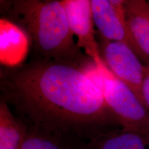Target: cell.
<instances>
[{
    "label": "cell",
    "instance_id": "1",
    "mask_svg": "<svg viewBox=\"0 0 149 149\" xmlns=\"http://www.w3.org/2000/svg\"><path fill=\"white\" fill-rule=\"evenodd\" d=\"M79 58L33 57L27 64L2 66L1 100L36 131L87 141L122 128L100 88L81 67Z\"/></svg>",
    "mask_w": 149,
    "mask_h": 149
},
{
    "label": "cell",
    "instance_id": "2",
    "mask_svg": "<svg viewBox=\"0 0 149 149\" xmlns=\"http://www.w3.org/2000/svg\"><path fill=\"white\" fill-rule=\"evenodd\" d=\"M1 12L26 33L34 58L74 60L82 53L74 42L61 1H1Z\"/></svg>",
    "mask_w": 149,
    "mask_h": 149
},
{
    "label": "cell",
    "instance_id": "3",
    "mask_svg": "<svg viewBox=\"0 0 149 149\" xmlns=\"http://www.w3.org/2000/svg\"><path fill=\"white\" fill-rule=\"evenodd\" d=\"M80 64L101 90L122 128L138 134L149 146V112L133 91L112 73L103 61L97 64L85 55Z\"/></svg>",
    "mask_w": 149,
    "mask_h": 149
},
{
    "label": "cell",
    "instance_id": "4",
    "mask_svg": "<svg viewBox=\"0 0 149 149\" xmlns=\"http://www.w3.org/2000/svg\"><path fill=\"white\" fill-rule=\"evenodd\" d=\"M100 47L102 59L118 79L133 91L143 103L142 88L145 65L127 45L104 39Z\"/></svg>",
    "mask_w": 149,
    "mask_h": 149
},
{
    "label": "cell",
    "instance_id": "5",
    "mask_svg": "<svg viewBox=\"0 0 149 149\" xmlns=\"http://www.w3.org/2000/svg\"><path fill=\"white\" fill-rule=\"evenodd\" d=\"M95 26L103 39L127 45L146 65L149 57L144 53L130 31L125 11H118L109 0H91Z\"/></svg>",
    "mask_w": 149,
    "mask_h": 149
},
{
    "label": "cell",
    "instance_id": "6",
    "mask_svg": "<svg viewBox=\"0 0 149 149\" xmlns=\"http://www.w3.org/2000/svg\"><path fill=\"white\" fill-rule=\"evenodd\" d=\"M70 29L77 38V45L96 63L103 61L94 29L90 0H62Z\"/></svg>",
    "mask_w": 149,
    "mask_h": 149
},
{
    "label": "cell",
    "instance_id": "7",
    "mask_svg": "<svg viewBox=\"0 0 149 149\" xmlns=\"http://www.w3.org/2000/svg\"><path fill=\"white\" fill-rule=\"evenodd\" d=\"M0 33L1 63L6 67L21 65L30 44L27 34L16 24L3 18L0 21Z\"/></svg>",
    "mask_w": 149,
    "mask_h": 149
},
{
    "label": "cell",
    "instance_id": "8",
    "mask_svg": "<svg viewBox=\"0 0 149 149\" xmlns=\"http://www.w3.org/2000/svg\"><path fill=\"white\" fill-rule=\"evenodd\" d=\"M128 26L143 52L149 57V5L144 0H128L125 2Z\"/></svg>",
    "mask_w": 149,
    "mask_h": 149
},
{
    "label": "cell",
    "instance_id": "9",
    "mask_svg": "<svg viewBox=\"0 0 149 149\" xmlns=\"http://www.w3.org/2000/svg\"><path fill=\"white\" fill-rule=\"evenodd\" d=\"M28 130L27 125L0 100V149H22Z\"/></svg>",
    "mask_w": 149,
    "mask_h": 149
},
{
    "label": "cell",
    "instance_id": "10",
    "mask_svg": "<svg viewBox=\"0 0 149 149\" xmlns=\"http://www.w3.org/2000/svg\"><path fill=\"white\" fill-rule=\"evenodd\" d=\"M147 146L148 144L138 134L121 128L83 141L80 149H146Z\"/></svg>",
    "mask_w": 149,
    "mask_h": 149
},
{
    "label": "cell",
    "instance_id": "11",
    "mask_svg": "<svg viewBox=\"0 0 149 149\" xmlns=\"http://www.w3.org/2000/svg\"><path fill=\"white\" fill-rule=\"evenodd\" d=\"M83 141L59 134L48 133L28 129L22 149H80Z\"/></svg>",
    "mask_w": 149,
    "mask_h": 149
},
{
    "label": "cell",
    "instance_id": "12",
    "mask_svg": "<svg viewBox=\"0 0 149 149\" xmlns=\"http://www.w3.org/2000/svg\"><path fill=\"white\" fill-rule=\"evenodd\" d=\"M142 98L143 104L149 112V64L145 65Z\"/></svg>",
    "mask_w": 149,
    "mask_h": 149
}]
</instances>
